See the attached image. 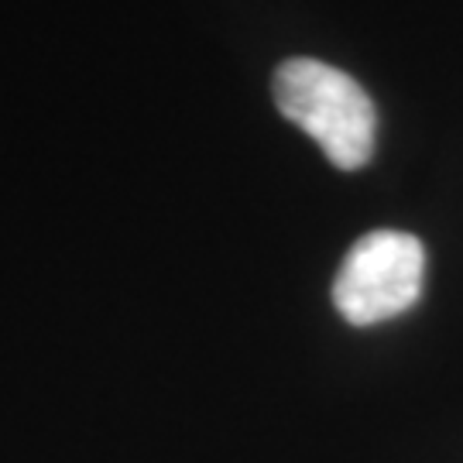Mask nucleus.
<instances>
[{"mask_svg":"<svg viewBox=\"0 0 463 463\" xmlns=\"http://www.w3.org/2000/svg\"><path fill=\"white\" fill-rule=\"evenodd\" d=\"M422 275L426 250L419 237L402 231L364 233L333 281V306L354 326H371L412 309L422 292Z\"/></svg>","mask_w":463,"mask_h":463,"instance_id":"f03ea898","label":"nucleus"},{"mask_svg":"<svg viewBox=\"0 0 463 463\" xmlns=\"http://www.w3.org/2000/svg\"><path fill=\"white\" fill-rule=\"evenodd\" d=\"M275 103L336 168L354 172L374 151V103L357 80L319 59H288L275 72Z\"/></svg>","mask_w":463,"mask_h":463,"instance_id":"f257e3e1","label":"nucleus"}]
</instances>
